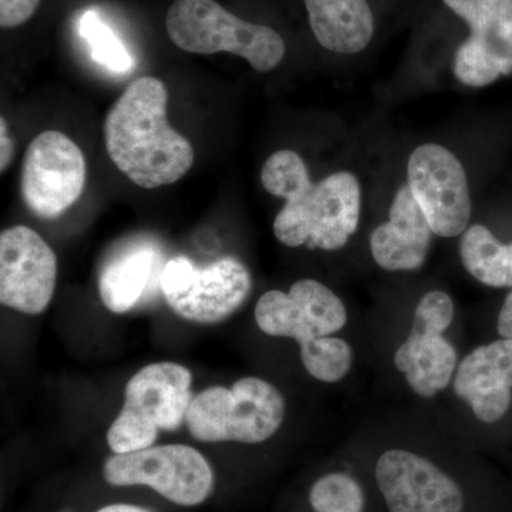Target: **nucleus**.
Masks as SVG:
<instances>
[{
  "instance_id": "1",
  "label": "nucleus",
  "mask_w": 512,
  "mask_h": 512,
  "mask_svg": "<svg viewBox=\"0 0 512 512\" xmlns=\"http://www.w3.org/2000/svg\"><path fill=\"white\" fill-rule=\"evenodd\" d=\"M261 183L266 192L284 198L276 215L275 237L286 247L338 251L355 234L362 208L359 180L348 171L313 184L305 161L292 150H279L265 161Z\"/></svg>"
},
{
  "instance_id": "2",
  "label": "nucleus",
  "mask_w": 512,
  "mask_h": 512,
  "mask_svg": "<svg viewBox=\"0 0 512 512\" xmlns=\"http://www.w3.org/2000/svg\"><path fill=\"white\" fill-rule=\"evenodd\" d=\"M168 90L157 77L134 80L107 113L104 140L114 165L146 190L177 183L191 170L190 141L167 120Z\"/></svg>"
},
{
  "instance_id": "3",
  "label": "nucleus",
  "mask_w": 512,
  "mask_h": 512,
  "mask_svg": "<svg viewBox=\"0 0 512 512\" xmlns=\"http://www.w3.org/2000/svg\"><path fill=\"white\" fill-rule=\"evenodd\" d=\"M165 29L175 46L195 55L227 52L242 57L259 73H268L284 60L281 33L269 26L232 15L215 0H174Z\"/></svg>"
},
{
  "instance_id": "4",
  "label": "nucleus",
  "mask_w": 512,
  "mask_h": 512,
  "mask_svg": "<svg viewBox=\"0 0 512 512\" xmlns=\"http://www.w3.org/2000/svg\"><path fill=\"white\" fill-rule=\"evenodd\" d=\"M192 376L187 367L161 362L143 367L127 383L124 406L107 443L114 454L153 446L158 431L180 429L190 409Z\"/></svg>"
},
{
  "instance_id": "5",
  "label": "nucleus",
  "mask_w": 512,
  "mask_h": 512,
  "mask_svg": "<svg viewBox=\"0 0 512 512\" xmlns=\"http://www.w3.org/2000/svg\"><path fill=\"white\" fill-rule=\"evenodd\" d=\"M285 416L282 394L258 377H244L231 389L210 387L192 399L187 426L205 443L256 444L271 439Z\"/></svg>"
},
{
  "instance_id": "6",
  "label": "nucleus",
  "mask_w": 512,
  "mask_h": 512,
  "mask_svg": "<svg viewBox=\"0 0 512 512\" xmlns=\"http://www.w3.org/2000/svg\"><path fill=\"white\" fill-rule=\"evenodd\" d=\"M252 288L247 266L232 256L198 268L187 256L164 266L161 293L178 316L195 323H218L237 311Z\"/></svg>"
},
{
  "instance_id": "7",
  "label": "nucleus",
  "mask_w": 512,
  "mask_h": 512,
  "mask_svg": "<svg viewBox=\"0 0 512 512\" xmlns=\"http://www.w3.org/2000/svg\"><path fill=\"white\" fill-rule=\"evenodd\" d=\"M103 474L110 485H147L171 503L184 507L204 503L214 490L210 463L195 448L184 444L116 454L104 464Z\"/></svg>"
},
{
  "instance_id": "8",
  "label": "nucleus",
  "mask_w": 512,
  "mask_h": 512,
  "mask_svg": "<svg viewBox=\"0 0 512 512\" xmlns=\"http://www.w3.org/2000/svg\"><path fill=\"white\" fill-rule=\"evenodd\" d=\"M86 177V158L72 138L45 131L26 150L20 191L30 211L52 220L82 197Z\"/></svg>"
},
{
  "instance_id": "9",
  "label": "nucleus",
  "mask_w": 512,
  "mask_h": 512,
  "mask_svg": "<svg viewBox=\"0 0 512 512\" xmlns=\"http://www.w3.org/2000/svg\"><path fill=\"white\" fill-rule=\"evenodd\" d=\"M466 22L470 35L458 46L454 74L470 87H485L512 73V0H443Z\"/></svg>"
},
{
  "instance_id": "10",
  "label": "nucleus",
  "mask_w": 512,
  "mask_h": 512,
  "mask_svg": "<svg viewBox=\"0 0 512 512\" xmlns=\"http://www.w3.org/2000/svg\"><path fill=\"white\" fill-rule=\"evenodd\" d=\"M407 187L426 215L433 234L458 237L471 217L470 187L458 158L439 144H423L407 163Z\"/></svg>"
},
{
  "instance_id": "11",
  "label": "nucleus",
  "mask_w": 512,
  "mask_h": 512,
  "mask_svg": "<svg viewBox=\"0 0 512 512\" xmlns=\"http://www.w3.org/2000/svg\"><path fill=\"white\" fill-rule=\"evenodd\" d=\"M57 258L35 229L16 225L0 235V302L26 315H40L52 302Z\"/></svg>"
},
{
  "instance_id": "12",
  "label": "nucleus",
  "mask_w": 512,
  "mask_h": 512,
  "mask_svg": "<svg viewBox=\"0 0 512 512\" xmlns=\"http://www.w3.org/2000/svg\"><path fill=\"white\" fill-rule=\"evenodd\" d=\"M255 319L266 335L295 339L303 346L338 332L345 326L348 313L328 286L303 279L293 284L289 293H264L256 303Z\"/></svg>"
},
{
  "instance_id": "13",
  "label": "nucleus",
  "mask_w": 512,
  "mask_h": 512,
  "mask_svg": "<svg viewBox=\"0 0 512 512\" xmlns=\"http://www.w3.org/2000/svg\"><path fill=\"white\" fill-rule=\"evenodd\" d=\"M376 481L390 512L463 511L456 481L409 451H386L377 461Z\"/></svg>"
},
{
  "instance_id": "14",
  "label": "nucleus",
  "mask_w": 512,
  "mask_h": 512,
  "mask_svg": "<svg viewBox=\"0 0 512 512\" xmlns=\"http://www.w3.org/2000/svg\"><path fill=\"white\" fill-rule=\"evenodd\" d=\"M164 255L150 238L131 239L109 256L101 268L99 292L109 311L126 313L161 291Z\"/></svg>"
},
{
  "instance_id": "15",
  "label": "nucleus",
  "mask_w": 512,
  "mask_h": 512,
  "mask_svg": "<svg viewBox=\"0 0 512 512\" xmlns=\"http://www.w3.org/2000/svg\"><path fill=\"white\" fill-rule=\"evenodd\" d=\"M512 340L503 339L481 346L463 360L454 390L470 404L478 420L494 423L511 404Z\"/></svg>"
},
{
  "instance_id": "16",
  "label": "nucleus",
  "mask_w": 512,
  "mask_h": 512,
  "mask_svg": "<svg viewBox=\"0 0 512 512\" xmlns=\"http://www.w3.org/2000/svg\"><path fill=\"white\" fill-rule=\"evenodd\" d=\"M389 215L370 237L373 258L386 271L419 269L429 254L433 231L407 185L397 191Z\"/></svg>"
},
{
  "instance_id": "17",
  "label": "nucleus",
  "mask_w": 512,
  "mask_h": 512,
  "mask_svg": "<svg viewBox=\"0 0 512 512\" xmlns=\"http://www.w3.org/2000/svg\"><path fill=\"white\" fill-rule=\"evenodd\" d=\"M309 26L323 49L357 55L372 43L376 18L369 0H303Z\"/></svg>"
},
{
  "instance_id": "18",
  "label": "nucleus",
  "mask_w": 512,
  "mask_h": 512,
  "mask_svg": "<svg viewBox=\"0 0 512 512\" xmlns=\"http://www.w3.org/2000/svg\"><path fill=\"white\" fill-rule=\"evenodd\" d=\"M443 333L413 325L409 338L394 355V365L420 396L433 397L446 389L453 376L457 353Z\"/></svg>"
},
{
  "instance_id": "19",
  "label": "nucleus",
  "mask_w": 512,
  "mask_h": 512,
  "mask_svg": "<svg viewBox=\"0 0 512 512\" xmlns=\"http://www.w3.org/2000/svg\"><path fill=\"white\" fill-rule=\"evenodd\" d=\"M460 256L464 268L481 284L512 288V244H501L483 225L464 231Z\"/></svg>"
},
{
  "instance_id": "20",
  "label": "nucleus",
  "mask_w": 512,
  "mask_h": 512,
  "mask_svg": "<svg viewBox=\"0 0 512 512\" xmlns=\"http://www.w3.org/2000/svg\"><path fill=\"white\" fill-rule=\"evenodd\" d=\"M80 35L87 40L94 62L106 67L110 72L123 74L134 69V59L126 46L114 35L109 26L104 25L99 13L94 10L84 13L80 20Z\"/></svg>"
},
{
  "instance_id": "21",
  "label": "nucleus",
  "mask_w": 512,
  "mask_h": 512,
  "mask_svg": "<svg viewBox=\"0 0 512 512\" xmlns=\"http://www.w3.org/2000/svg\"><path fill=\"white\" fill-rule=\"evenodd\" d=\"M303 366L320 382L333 383L343 379L352 365V349L345 340L319 338L301 346Z\"/></svg>"
},
{
  "instance_id": "22",
  "label": "nucleus",
  "mask_w": 512,
  "mask_h": 512,
  "mask_svg": "<svg viewBox=\"0 0 512 512\" xmlns=\"http://www.w3.org/2000/svg\"><path fill=\"white\" fill-rule=\"evenodd\" d=\"M309 501L315 512H363L365 495L348 474L333 473L313 484Z\"/></svg>"
},
{
  "instance_id": "23",
  "label": "nucleus",
  "mask_w": 512,
  "mask_h": 512,
  "mask_svg": "<svg viewBox=\"0 0 512 512\" xmlns=\"http://www.w3.org/2000/svg\"><path fill=\"white\" fill-rule=\"evenodd\" d=\"M40 0H0V26L13 29L22 26L35 15Z\"/></svg>"
},
{
  "instance_id": "24",
  "label": "nucleus",
  "mask_w": 512,
  "mask_h": 512,
  "mask_svg": "<svg viewBox=\"0 0 512 512\" xmlns=\"http://www.w3.org/2000/svg\"><path fill=\"white\" fill-rule=\"evenodd\" d=\"M15 156V144L9 136L8 124L5 119H0V171L5 173Z\"/></svg>"
},
{
  "instance_id": "25",
  "label": "nucleus",
  "mask_w": 512,
  "mask_h": 512,
  "mask_svg": "<svg viewBox=\"0 0 512 512\" xmlns=\"http://www.w3.org/2000/svg\"><path fill=\"white\" fill-rule=\"evenodd\" d=\"M498 333L504 339L512 340V292L505 299L500 315H498Z\"/></svg>"
},
{
  "instance_id": "26",
  "label": "nucleus",
  "mask_w": 512,
  "mask_h": 512,
  "mask_svg": "<svg viewBox=\"0 0 512 512\" xmlns=\"http://www.w3.org/2000/svg\"><path fill=\"white\" fill-rule=\"evenodd\" d=\"M97 512H150L144 510V508L137 507V505L130 504H113L107 505V507L101 508Z\"/></svg>"
}]
</instances>
